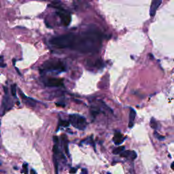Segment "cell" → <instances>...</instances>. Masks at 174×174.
<instances>
[{
	"instance_id": "obj_1",
	"label": "cell",
	"mask_w": 174,
	"mask_h": 174,
	"mask_svg": "<svg viewBox=\"0 0 174 174\" xmlns=\"http://www.w3.org/2000/svg\"><path fill=\"white\" fill-rule=\"evenodd\" d=\"M74 39H75V35L69 34L53 38L51 42L53 46L57 47L59 48H71L73 44Z\"/></svg>"
},
{
	"instance_id": "obj_2",
	"label": "cell",
	"mask_w": 174,
	"mask_h": 174,
	"mask_svg": "<svg viewBox=\"0 0 174 174\" xmlns=\"http://www.w3.org/2000/svg\"><path fill=\"white\" fill-rule=\"evenodd\" d=\"M43 69L44 70L51 71H65V66L63 63L61 61L56 60V59H51L45 61L42 65Z\"/></svg>"
},
{
	"instance_id": "obj_3",
	"label": "cell",
	"mask_w": 174,
	"mask_h": 174,
	"mask_svg": "<svg viewBox=\"0 0 174 174\" xmlns=\"http://www.w3.org/2000/svg\"><path fill=\"white\" fill-rule=\"evenodd\" d=\"M69 124L79 130H84L87 126V121L84 117L78 114H71L69 117Z\"/></svg>"
},
{
	"instance_id": "obj_4",
	"label": "cell",
	"mask_w": 174,
	"mask_h": 174,
	"mask_svg": "<svg viewBox=\"0 0 174 174\" xmlns=\"http://www.w3.org/2000/svg\"><path fill=\"white\" fill-rule=\"evenodd\" d=\"M13 107V102L11 98L8 95V93H5L3 100H2V105L0 107V116L4 115V114L12 108Z\"/></svg>"
},
{
	"instance_id": "obj_5",
	"label": "cell",
	"mask_w": 174,
	"mask_h": 174,
	"mask_svg": "<svg viewBox=\"0 0 174 174\" xmlns=\"http://www.w3.org/2000/svg\"><path fill=\"white\" fill-rule=\"evenodd\" d=\"M44 83L47 86L59 87L63 86V80L61 78H48Z\"/></svg>"
},
{
	"instance_id": "obj_6",
	"label": "cell",
	"mask_w": 174,
	"mask_h": 174,
	"mask_svg": "<svg viewBox=\"0 0 174 174\" xmlns=\"http://www.w3.org/2000/svg\"><path fill=\"white\" fill-rule=\"evenodd\" d=\"M57 14L59 16V17L61 18L62 21V23H63L64 25L65 26H68L69 24H70V22H71V16L69 14L68 12H65V10H61L57 12Z\"/></svg>"
},
{
	"instance_id": "obj_7",
	"label": "cell",
	"mask_w": 174,
	"mask_h": 174,
	"mask_svg": "<svg viewBox=\"0 0 174 174\" xmlns=\"http://www.w3.org/2000/svg\"><path fill=\"white\" fill-rule=\"evenodd\" d=\"M120 155L121 157L130 159L131 161H134L137 157V153L133 150H124L120 154Z\"/></svg>"
},
{
	"instance_id": "obj_8",
	"label": "cell",
	"mask_w": 174,
	"mask_h": 174,
	"mask_svg": "<svg viewBox=\"0 0 174 174\" xmlns=\"http://www.w3.org/2000/svg\"><path fill=\"white\" fill-rule=\"evenodd\" d=\"M161 3H162V0H152L150 9V14L151 17H153L155 15L156 12L159 8V6H161Z\"/></svg>"
},
{
	"instance_id": "obj_9",
	"label": "cell",
	"mask_w": 174,
	"mask_h": 174,
	"mask_svg": "<svg viewBox=\"0 0 174 174\" xmlns=\"http://www.w3.org/2000/svg\"><path fill=\"white\" fill-rule=\"evenodd\" d=\"M124 140H125V138H124L123 135L120 132H116L114 134V136L113 137V142L116 145H120L121 144H122Z\"/></svg>"
},
{
	"instance_id": "obj_10",
	"label": "cell",
	"mask_w": 174,
	"mask_h": 174,
	"mask_svg": "<svg viewBox=\"0 0 174 174\" xmlns=\"http://www.w3.org/2000/svg\"><path fill=\"white\" fill-rule=\"evenodd\" d=\"M135 116H136V112L134 109L130 108L129 112V127L132 128L134 125V120H135Z\"/></svg>"
},
{
	"instance_id": "obj_11",
	"label": "cell",
	"mask_w": 174,
	"mask_h": 174,
	"mask_svg": "<svg viewBox=\"0 0 174 174\" xmlns=\"http://www.w3.org/2000/svg\"><path fill=\"white\" fill-rule=\"evenodd\" d=\"M125 146H119L118 148H114V150H113V154H120L122 152H123L125 150Z\"/></svg>"
},
{
	"instance_id": "obj_12",
	"label": "cell",
	"mask_w": 174,
	"mask_h": 174,
	"mask_svg": "<svg viewBox=\"0 0 174 174\" xmlns=\"http://www.w3.org/2000/svg\"><path fill=\"white\" fill-rule=\"evenodd\" d=\"M63 144H64V148H65V152L67 153L68 155H69V150H68V139H67V137L65 135H63Z\"/></svg>"
},
{
	"instance_id": "obj_13",
	"label": "cell",
	"mask_w": 174,
	"mask_h": 174,
	"mask_svg": "<svg viewBox=\"0 0 174 174\" xmlns=\"http://www.w3.org/2000/svg\"><path fill=\"white\" fill-rule=\"evenodd\" d=\"M90 112L93 116H96L99 113V109L96 107H92L90 108Z\"/></svg>"
},
{
	"instance_id": "obj_14",
	"label": "cell",
	"mask_w": 174,
	"mask_h": 174,
	"mask_svg": "<svg viewBox=\"0 0 174 174\" xmlns=\"http://www.w3.org/2000/svg\"><path fill=\"white\" fill-rule=\"evenodd\" d=\"M150 127L152 129H156L157 128V122L154 118H152L150 120Z\"/></svg>"
},
{
	"instance_id": "obj_15",
	"label": "cell",
	"mask_w": 174,
	"mask_h": 174,
	"mask_svg": "<svg viewBox=\"0 0 174 174\" xmlns=\"http://www.w3.org/2000/svg\"><path fill=\"white\" fill-rule=\"evenodd\" d=\"M16 88L15 84H13L11 86V94L12 95V96L16 95Z\"/></svg>"
},
{
	"instance_id": "obj_16",
	"label": "cell",
	"mask_w": 174,
	"mask_h": 174,
	"mask_svg": "<svg viewBox=\"0 0 174 174\" xmlns=\"http://www.w3.org/2000/svg\"><path fill=\"white\" fill-rule=\"evenodd\" d=\"M61 126L63 127H67L69 125V122L66 121V120H60V123H59Z\"/></svg>"
},
{
	"instance_id": "obj_17",
	"label": "cell",
	"mask_w": 174,
	"mask_h": 174,
	"mask_svg": "<svg viewBox=\"0 0 174 174\" xmlns=\"http://www.w3.org/2000/svg\"><path fill=\"white\" fill-rule=\"evenodd\" d=\"M154 136H155L158 139H159V140H164V139H165V137L162 136V135H160L159 134H158V133L156 132V131H155V132H154Z\"/></svg>"
},
{
	"instance_id": "obj_18",
	"label": "cell",
	"mask_w": 174,
	"mask_h": 174,
	"mask_svg": "<svg viewBox=\"0 0 174 174\" xmlns=\"http://www.w3.org/2000/svg\"><path fill=\"white\" fill-rule=\"evenodd\" d=\"M23 172L24 174H28V165L27 163H24L23 165Z\"/></svg>"
},
{
	"instance_id": "obj_19",
	"label": "cell",
	"mask_w": 174,
	"mask_h": 174,
	"mask_svg": "<svg viewBox=\"0 0 174 174\" xmlns=\"http://www.w3.org/2000/svg\"><path fill=\"white\" fill-rule=\"evenodd\" d=\"M0 67L1 68H5L6 67V64H5L4 63V59H3V56L0 55Z\"/></svg>"
},
{
	"instance_id": "obj_20",
	"label": "cell",
	"mask_w": 174,
	"mask_h": 174,
	"mask_svg": "<svg viewBox=\"0 0 174 174\" xmlns=\"http://www.w3.org/2000/svg\"><path fill=\"white\" fill-rule=\"evenodd\" d=\"M19 95H20V97H21V98H22V99H24V100H26L27 99V97L26 95H24V93H23V92H21V90H20V89H19Z\"/></svg>"
},
{
	"instance_id": "obj_21",
	"label": "cell",
	"mask_w": 174,
	"mask_h": 174,
	"mask_svg": "<svg viewBox=\"0 0 174 174\" xmlns=\"http://www.w3.org/2000/svg\"><path fill=\"white\" fill-rule=\"evenodd\" d=\"M53 152H54V154H56L59 153V148L56 145H54L53 146Z\"/></svg>"
},
{
	"instance_id": "obj_22",
	"label": "cell",
	"mask_w": 174,
	"mask_h": 174,
	"mask_svg": "<svg viewBox=\"0 0 174 174\" xmlns=\"http://www.w3.org/2000/svg\"><path fill=\"white\" fill-rule=\"evenodd\" d=\"M77 171V169L76 168H71L70 170H69V173L71 174H73V173H76Z\"/></svg>"
},
{
	"instance_id": "obj_23",
	"label": "cell",
	"mask_w": 174,
	"mask_h": 174,
	"mask_svg": "<svg viewBox=\"0 0 174 174\" xmlns=\"http://www.w3.org/2000/svg\"><path fill=\"white\" fill-rule=\"evenodd\" d=\"M82 174H88V171L86 169H82Z\"/></svg>"
},
{
	"instance_id": "obj_24",
	"label": "cell",
	"mask_w": 174,
	"mask_h": 174,
	"mask_svg": "<svg viewBox=\"0 0 174 174\" xmlns=\"http://www.w3.org/2000/svg\"><path fill=\"white\" fill-rule=\"evenodd\" d=\"M30 174H37V172L34 169H31L30 171Z\"/></svg>"
},
{
	"instance_id": "obj_25",
	"label": "cell",
	"mask_w": 174,
	"mask_h": 174,
	"mask_svg": "<svg viewBox=\"0 0 174 174\" xmlns=\"http://www.w3.org/2000/svg\"><path fill=\"white\" fill-rule=\"evenodd\" d=\"M53 138H54V142H55V143L58 142V137H57L55 136Z\"/></svg>"
},
{
	"instance_id": "obj_26",
	"label": "cell",
	"mask_w": 174,
	"mask_h": 174,
	"mask_svg": "<svg viewBox=\"0 0 174 174\" xmlns=\"http://www.w3.org/2000/svg\"><path fill=\"white\" fill-rule=\"evenodd\" d=\"M171 168L173 170H174V161L171 163Z\"/></svg>"
},
{
	"instance_id": "obj_27",
	"label": "cell",
	"mask_w": 174,
	"mask_h": 174,
	"mask_svg": "<svg viewBox=\"0 0 174 174\" xmlns=\"http://www.w3.org/2000/svg\"><path fill=\"white\" fill-rule=\"evenodd\" d=\"M15 69H16V71H18V73H19V75H21V73H20V71H19V69H18V68H16Z\"/></svg>"
},
{
	"instance_id": "obj_28",
	"label": "cell",
	"mask_w": 174,
	"mask_h": 174,
	"mask_svg": "<svg viewBox=\"0 0 174 174\" xmlns=\"http://www.w3.org/2000/svg\"><path fill=\"white\" fill-rule=\"evenodd\" d=\"M13 65H15V59H13Z\"/></svg>"
},
{
	"instance_id": "obj_29",
	"label": "cell",
	"mask_w": 174,
	"mask_h": 174,
	"mask_svg": "<svg viewBox=\"0 0 174 174\" xmlns=\"http://www.w3.org/2000/svg\"><path fill=\"white\" fill-rule=\"evenodd\" d=\"M131 174H135V172H134V171H131Z\"/></svg>"
},
{
	"instance_id": "obj_30",
	"label": "cell",
	"mask_w": 174,
	"mask_h": 174,
	"mask_svg": "<svg viewBox=\"0 0 174 174\" xmlns=\"http://www.w3.org/2000/svg\"><path fill=\"white\" fill-rule=\"evenodd\" d=\"M107 174H112V173H109V172H108V173H107Z\"/></svg>"
},
{
	"instance_id": "obj_31",
	"label": "cell",
	"mask_w": 174,
	"mask_h": 174,
	"mask_svg": "<svg viewBox=\"0 0 174 174\" xmlns=\"http://www.w3.org/2000/svg\"><path fill=\"white\" fill-rule=\"evenodd\" d=\"M0 125H1V122H0Z\"/></svg>"
}]
</instances>
